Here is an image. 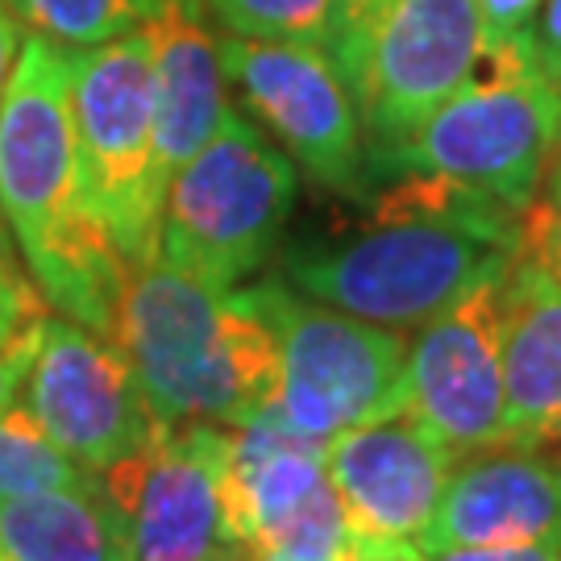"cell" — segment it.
<instances>
[{
  "instance_id": "6da1fadb",
  "label": "cell",
  "mask_w": 561,
  "mask_h": 561,
  "mask_svg": "<svg viewBox=\"0 0 561 561\" xmlns=\"http://www.w3.org/2000/svg\"><path fill=\"white\" fill-rule=\"evenodd\" d=\"M516 254V208L437 175H396L379 180L370 217L350 238L291 245L283 275L308 300L382 329H412L503 275Z\"/></svg>"
},
{
  "instance_id": "7a4b0ae2",
  "label": "cell",
  "mask_w": 561,
  "mask_h": 561,
  "mask_svg": "<svg viewBox=\"0 0 561 561\" xmlns=\"http://www.w3.org/2000/svg\"><path fill=\"white\" fill-rule=\"evenodd\" d=\"M0 213L42 300L113 333L125 266L92 213L71 113V50L30 34L0 96Z\"/></svg>"
},
{
  "instance_id": "3957f363",
  "label": "cell",
  "mask_w": 561,
  "mask_h": 561,
  "mask_svg": "<svg viewBox=\"0 0 561 561\" xmlns=\"http://www.w3.org/2000/svg\"><path fill=\"white\" fill-rule=\"evenodd\" d=\"M108 337L167 428H238L279 403V345L250 296L213 287L159 254L125 266Z\"/></svg>"
},
{
  "instance_id": "277c9868",
  "label": "cell",
  "mask_w": 561,
  "mask_h": 561,
  "mask_svg": "<svg viewBox=\"0 0 561 561\" xmlns=\"http://www.w3.org/2000/svg\"><path fill=\"white\" fill-rule=\"evenodd\" d=\"M561 154V96L533 55V34L482 50L474 76L445 104L366 154V180L437 175L524 213Z\"/></svg>"
},
{
  "instance_id": "5b68a950",
  "label": "cell",
  "mask_w": 561,
  "mask_h": 561,
  "mask_svg": "<svg viewBox=\"0 0 561 561\" xmlns=\"http://www.w3.org/2000/svg\"><path fill=\"white\" fill-rule=\"evenodd\" d=\"M296 196V162L229 104L217 134L167 183L159 259L213 287H238L275 254Z\"/></svg>"
},
{
  "instance_id": "8992f818",
  "label": "cell",
  "mask_w": 561,
  "mask_h": 561,
  "mask_svg": "<svg viewBox=\"0 0 561 561\" xmlns=\"http://www.w3.org/2000/svg\"><path fill=\"white\" fill-rule=\"evenodd\" d=\"M71 113L92 213L125 262L159 254L167 180L154 138V46L146 25L71 50Z\"/></svg>"
},
{
  "instance_id": "52a82bcc",
  "label": "cell",
  "mask_w": 561,
  "mask_h": 561,
  "mask_svg": "<svg viewBox=\"0 0 561 561\" xmlns=\"http://www.w3.org/2000/svg\"><path fill=\"white\" fill-rule=\"evenodd\" d=\"M279 345V408L300 433L329 442L345 428L396 416L408 341L300 296L283 279L245 287Z\"/></svg>"
},
{
  "instance_id": "ba28073f",
  "label": "cell",
  "mask_w": 561,
  "mask_h": 561,
  "mask_svg": "<svg viewBox=\"0 0 561 561\" xmlns=\"http://www.w3.org/2000/svg\"><path fill=\"white\" fill-rule=\"evenodd\" d=\"M482 50L479 0H387L333 55L358 101L362 150L412 134L474 76Z\"/></svg>"
},
{
  "instance_id": "9c48e42d",
  "label": "cell",
  "mask_w": 561,
  "mask_h": 561,
  "mask_svg": "<svg viewBox=\"0 0 561 561\" xmlns=\"http://www.w3.org/2000/svg\"><path fill=\"white\" fill-rule=\"evenodd\" d=\"M225 528L254 561H358L324 442L300 433L279 403L233 428Z\"/></svg>"
},
{
  "instance_id": "30bf717a",
  "label": "cell",
  "mask_w": 561,
  "mask_h": 561,
  "mask_svg": "<svg viewBox=\"0 0 561 561\" xmlns=\"http://www.w3.org/2000/svg\"><path fill=\"white\" fill-rule=\"evenodd\" d=\"M225 80L266 138L324 192L362 196L366 150L350 83L329 50L304 42H221Z\"/></svg>"
},
{
  "instance_id": "8fae6325",
  "label": "cell",
  "mask_w": 561,
  "mask_h": 561,
  "mask_svg": "<svg viewBox=\"0 0 561 561\" xmlns=\"http://www.w3.org/2000/svg\"><path fill=\"white\" fill-rule=\"evenodd\" d=\"M21 408L67 458L104 474L167 424L150 412L113 337L71 317H46Z\"/></svg>"
},
{
  "instance_id": "7c38bea8",
  "label": "cell",
  "mask_w": 561,
  "mask_h": 561,
  "mask_svg": "<svg viewBox=\"0 0 561 561\" xmlns=\"http://www.w3.org/2000/svg\"><path fill=\"white\" fill-rule=\"evenodd\" d=\"M225 424H175L101 479L134 533L138 561H221L233 541L225 528Z\"/></svg>"
},
{
  "instance_id": "4fadbf2b",
  "label": "cell",
  "mask_w": 561,
  "mask_h": 561,
  "mask_svg": "<svg viewBox=\"0 0 561 561\" xmlns=\"http://www.w3.org/2000/svg\"><path fill=\"white\" fill-rule=\"evenodd\" d=\"M503 275L433 317L403 362L396 416L421 424L454 458L503 445Z\"/></svg>"
},
{
  "instance_id": "5bb4252c",
  "label": "cell",
  "mask_w": 561,
  "mask_h": 561,
  "mask_svg": "<svg viewBox=\"0 0 561 561\" xmlns=\"http://www.w3.org/2000/svg\"><path fill=\"white\" fill-rule=\"evenodd\" d=\"M324 466L341 500L358 561H424L421 537L454 454L408 416H382L345 428L324 445Z\"/></svg>"
},
{
  "instance_id": "9a60e30c",
  "label": "cell",
  "mask_w": 561,
  "mask_h": 561,
  "mask_svg": "<svg viewBox=\"0 0 561 561\" xmlns=\"http://www.w3.org/2000/svg\"><path fill=\"white\" fill-rule=\"evenodd\" d=\"M533 541L561 545V458L495 445L449 470L421 553Z\"/></svg>"
},
{
  "instance_id": "2e32d148",
  "label": "cell",
  "mask_w": 561,
  "mask_h": 561,
  "mask_svg": "<svg viewBox=\"0 0 561 561\" xmlns=\"http://www.w3.org/2000/svg\"><path fill=\"white\" fill-rule=\"evenodd\" d=\"M503 445L561 454V279L512 259L500 291Z\"/></svg>"
},
{
  "instance_id": "e0dca14e",
  "label": "cell",
  "mask_w": 561,
  "mask_h": 561,
  "mask_svg": "<svg viewBox=\"0 0 561 561\" xmlns=\"http://www.w3.org/2000/svg\"><path fill=\"white\" fill-rule=\"evenodd\" d=\"M154 46V138H159V171L171 175L217 134L229 113L225 96L221 42L208 30L204 0H159L146 21Z\"/></svg>"
},
{
  "instance_id": "ac0fdd59",
  "label": "cell",
  "mask_w": 561,
  "mask_h": 561,
  "mask_svg": "<svg viewBox=\"0 0 561 561\" xmlns=\"http://www.w3.org/2000/svg\"><path fill=\"white\" fill-rule=\"evenodd\" d=\"M0 561H138L134 533L104 486L0 500Z\"/></svg>"
},
{
  "instance_id": "d6986e66",
  "label": "cell",
  "mask_w": 561,
  "mask_h": 561,
  "mask_svg": "<svg viewBox=\"0 0 561 561\" xmlns=\"http://www.w3.org/2000/svg\"><path fill=\"white\" fill-rule=\"evenodd\" d=\"M92 486H104L101 474L67 458L21 403L0 412V500L30 491H92Z\"/></svg>"
},
{
  "instance_id": "ffe728a7",
  "label": "cell",
  "mask_w": 561,
  "mask_h": 561,
  "mask_svg": "<svg viewBox=\"0 0 561 561\" xmlns=\"http://www.w3.org/2000/svg\"><path fill=\"white\" fill-rule=\"evenodd\" d=\"M233 38L304 42L337 55L345 34V0H204Z\"/></svg>"
},
{
  "instance_id": "44dd1931",
  "label": "cell",
  "mask_w": 561,
  "mask_h": 561,
  "mask_svg": "<svg viewBox=\"0 0 561 561\" xmlns=\"http://www.w3.org/2000/svg\"><path fill=\"white\" fill-rule=\"evenodd\" d=\"M34 34L59 42L67 50H88L134 34L154 18L159 0H9Z\"/></svg>"
},
{
  "instance_id": "7402d4cb",
  "label": "cell",
  "mask_w": 561,
  "mask_h": 561,
  "mask_svg": "<svg viewBox=\"0 0 561 561\" xmlns=\"http://www.w3.org/2000/svg\"><path fill=\"white\" fill-rule=\"evenodd\" d=\"M42 317H50L42 291L18 262L9 259V250L0 245V345L9 337H18V333H25L30 324H38Z\"/></svg>"
},
{
  "instance_id": "603a6c76",
  "label": "cell",
  "mask_w": 561,
  "mask_h": 561,
  "mask_svg": "<svg viewBox=\"0 0 561 561\" xmlns=\"http://www.w3.org/2000/svg\"><path fill=\"white\" fill-rule=\"evenodd\" d=\"M520 259H533L561 279V201L537 196L520 213Z\"/></svg>"
},
{
  "instance_id": "cb8c5ba5",
  "label": "cell",
  "mask_w": 561,
  "mask_h": 561,
  "mask_svg": "<svg viewBox=\"0 0 561 561\" xmlns=\"http://www.w3.org/2000/svg\"><path fill=\"white\" fill-rule=\"evenodd\" d=\"M42 321L30 324L25 333H18V337H9L0 345V412H9L18 403L21 387L30 379V366H34V354H38V341H42Z\"/></svg>"
},
{
  "instance_id": "d4e9b609",
  "label": "cell",
  "mask_w": 561,
  "mask_h": 561,
  "mask_svg": "<svg viewBox=\"0 0 561 561\" xmlns=\"http://www.w3.org/2000/svg\"><path fill=\"white\" fill-rule=\"evenodd\" d=\"M537 9L541 0H479L482 13V34H486V46L495 42H512L533 30L537 21Z\"/></svg>"
},
{
  "instance_id": "484cf974",
  "label": "cell",
  "mask_w": 561,
  "mask_h": 561,
  "mask_svg": "<svg viewBox=\"0 0 561 561\" xmlns=\"http://www.w3.org/2000/svg\"><path fill=\"white\" fill-rule=\"evenodd\" d=\"M528 34H533V55H537L541 76L561 96V0H541Z\"/></svg>"
},
{
  "instance_id": "4316f807",
  "label": "cell",
  "mask_w": 561,
  "mask_h": 561,
  "mask_svg": "<svg viewBox=\"0 0 561 561\" xmlns=\"http://www.w3.org/2000/svg\"><path fill=\"white\" fill-rule=\"evenodd\" d=\"M424 561H561V545L533 541V545H482V549H445V553H428Z\"/></svg>"
},
{
  "instance_id": "83f0119b",
  "label": "cell",
  "mask_w": 561,
  "mask_h": 561,
  "mask_svg": "<svg viewBox=\"0 0 561 561\" xmlns=\"http://www.w3.org/2000/svg\"><path fill=\"white\" fill-rule=\"evenodd\" d=\"M21 21L13 13V4L9 0H0V96H4V88H9V76H13V67H18V55H21Z\"/></svg>"
},
{
  "instance_id": "f1b7e54d",
  "label": "cell",
  "mask_w": 561,
  "mask_h": 561,
  "mask_svg": "<svg viewBox=\"0 0 561 561\" xmlns=\"http://www.w3.org/2000/svg\"><path fill=\"white\" fill-rule=\"evenodd\" d=\"M382 4H387V0H345V34H341V42L350 38L354 30H362L366 21L379 13ZM337 50H341V46H337Z\"/></svg>"
},
{
  "instance_id": "f546056e",
  "label": "cell",
  "mask_w": 561,
  "mask_h": 561,
  "mask_svg": "<svg viewBox=\"0 0 561 561\" xmlns=\"http://www.w3.org/2000/svg\"><path fill=\"white\" fill-rule=\"evenodd\" d=\"M549 196L561 201V154H558V162H553V187H549Z\"/></svg>"
},
{
  "instance_id": "4dcf8cb0",
  "label": "cell",
  "mask_w": 561,
  "mask_h": 561,
  "mask_svg": "<svg viewBox=\"0 0 561 561\" xmlns=\"http://www.w3.org/2000/svg\"><path fill=\"white\" fill-rule=\"evenodd\" d=\"M221 561H254V558H250V553L241 549V553H233V558H221Z\"/></svg>"
}]
</instances>
